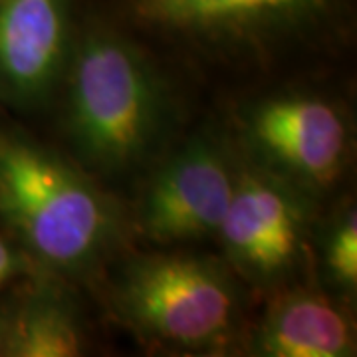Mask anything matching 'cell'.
I'll return each mask as SVG.
<instances>
[{
    "mask_svg": "<svg viewBox=\"0 0 357 357\" xmlns=\"http://www.w3.org/2000/svg\"><path fill=\"white\" fill-rule=\"evenodd\" d=\"M6 332H8V321H0V351L4 354V344H6Z\"/></svg>",
    "mask_w": 357,
    "mask_h": 357,
    "instance_id": "obj_13",
    "label": "cell"
},
{
    "mask_svg": "<svg viewBox=\"0 0 357 357\" xmlns=\"http://www.w3.org/2000/svg\"><path fill=\"white\" fill-rule=\"evenodd\" d=\"M356 337L344 312L318 294L280 300L258 330L255 351L268 357H347Z\"/></svg>",
    "mask_w": 357,
    "mask_h": 357,
    "instance_id": "obj_9",
    "label": "cell"
},
{
    "mask_svg": "<svg viewBox=\"0 0 357 357\" xmlns=\"http://www.w3.org/2000/svg\"><path fill=\"white\" fill-rule=\"evenodd\" d=\"M246 129L258 153L310 185L330 183L344 163V119L333 105L318 98L268 100L250 114Z\"/></svg>",
    "mask_w": 357,
    "mask_h": 357,
    "instance_id": "obj_7",
    "label": "cell"
},
{
    "mask_svg": "<svg viewBox=\"0 0 357 357\" xmlns=\"http://www.w3.org/2000/svg\"><path fill=\"white\" fill-rule=\"evenodd\" d=\"M0 211L48 266L77 272L115 234L109 201L60 157L30 141L0 139Z\"/></svg>",
    "mask_w": 357,
    "mask_h": 357,
    "instance_id": "obj_2",
    "label": "cell"
},
{
    "mask_svg": "<svg viewBox=\"0 0 357 357\" xmlns=\"http://www.w3.org/2000/svg\"><path fill=\"white\" fill-rule=\"evenodd\" d=\"M117 302L126 318L157 340L197 345L232 324L236 298L220 268L192 256H155L129 266Z\"/></svg>",
    "mask_w": 357,
    "mask_h": 357,
    "instance_id": "obj_3",
    "label": "cell"
},
{
    "mask_svg": "<svg viewBox=\"0 0 357 357\" xmlns=\"http://www.w3.org/2000/svg\"><path fill=\"white\" fill-rule=\"evenodd\" d=\"M304 208L280 181L236 178L218 234L232 262L252 278H272L296 260L304 234Z\"/></svg>",
    "mask_w": 357,
    "mask_h": 357,
    "instance_id": "obj_5",
    "label": "cell"
},
{
    "mask_svg": "<svg viewBox=\"0 0 357 357\" xmlns=\"http://www.w3.org/2000/svg\"><path fill=\"white\" fill-rule=\"evenodd\" d=\"M14 272H16V256L6 244L0 241V284L8 276H13Z\"/></svg>",
    "mask_w": 357,
    "mask_h": 357,
    "instance_id": "obj_12",
    "label": "cell"
},
{
    "mask_svg": "<svg viewBox=\"0 0 357 357\" xmlns=\"http://www.w3.org/2000/svg\"><path fill=\"white\" fill-rule=\"evenodd\" d=\"M328 268L333 278L345 288L357 284V222L356 215H347L345 220L333 230L328 244Z\"/></svg>",
    "mask_w": 357,
    "mask_h": 357,
    "instance_id": "obj_11",
    "label": "cell"
},
{
    "mask_svg": "<svg viewBox=\"0 0 357 357\" xmlns=\"http://www.w3.org/2000/svg\"><path fill=\"white\" fill-rule=\"evenodd\" d=\"M236 178L211 141L197 139L173 155L147 187L141 230L157 243L192 241L217 232Z\"/></svg>",
    "mask_w": 357,
    "mask_h": 357,
    "instance_id": "obj_4",
    "label": "cell"
},
{
    "mask_svg": "<svg viewBox=\"0 0 357 357\" xmlns=\"http://www.w3.org/2000/svg\"><path fill=\"white\" fill-rule=\"evenodd\" d=\"M84 349V335L74 306L62 296H34L8 321L4 354L16 357H74Z\"/></svg>",
    "mask_w": 357,
    "mask_h": 357,
    "instance_id": "obj_10",
    "label": "cell"
},
{
    "mask_svg": "<svg viewBox=\"0 0 357 357\" xmlns=\"http://www.w3.org/2000/svg\"><path fill=\"white\" fill-rule=\"evenodd\" d=\"M70 54L72 0H0V86L14 102H46Z\"/></svg>",
    "mask_w": 357,
    "mask_h": 357,
    "instance_id": "obj_6",
    "label": "cell"
},
{
    "mask_svg": "<svg viewBox=\"0 0 357 357\" xmlns=\"http://www.w3.org/2000/svg\"><path fill=\"white\" fill-rule=\"evenodd\" d=\"M330 0H135L141 20L175 32L244 36L300 22Z\"/></svg>",
    "mask_w": 357,
    "mask_h": 357,
    "instance_id": "obj_8",
    "label": "cell"
},
{
    "mask_svg": "<svg viewBox=\"0 0 357 357\" xmlns=\"http://www.w3.org/2000/svg\"><path fill=\"white\" fill-rule=\"evenodd\" d=\"M68 133L82 159L102 171L135 165L163 123L165 98L151 64L131 42L89 32L70 54Z\"/></svg>",
    "mask_w": 357,
    "mask_h": 357,
    "instance_id": "obj_1",
    "label": "cell"
}]
</instances>
